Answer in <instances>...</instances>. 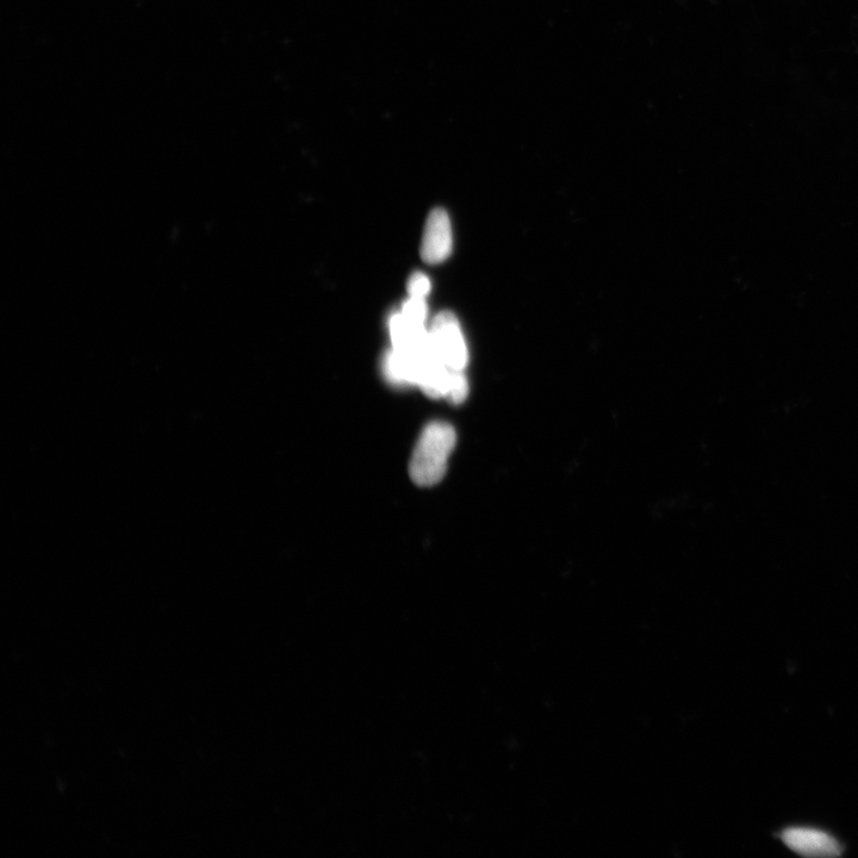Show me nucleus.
<instances>
[{
  "label": "nucleus",
  "instance_id": "39448f33",
  "mask_svg": "<svg viewBox=\"0 0 858 858\" xmlns=\"http://www.w3.org/2000/svg\"><path fill=\"white\" fill-rule=\"evenodd\" d=\"M401 314L404 319L410 322L425 325L427 316V306L425 298L409 297V300L403 304Z\"/></svg>",
  "mask_w": 858,
  "mask_h": 858
},
{
  "label": "nucleus",
  "instance_id": "423d86ee",
  "mask_svg": "<svg viewBox=\"0 0 858 858\" xmlns=\"http://www.w3.org/2000/svg\"><path fill=\"white\" fill-rule=\"evenodd\" d=\"M431 291V282L424 273L415 272L408 281L409 297L426 298Z\"/></svg>",
  "mask_w": 858,
  "mask_h": 858
},
{
  "label": "nucleus",
  "instance_id": "f03ea898",
  "mask_svg": "<svg viewBox=\"0 0 858 858\" xmlns=\"http://www.w3.org/2000/svg\"><path fill=\"white\" fill-rule=\"evenodd\" d=\"M429 333L441 362L451 370L464 371L468 365V348L457 317L450 312L438 314Z\"/></svg>",
  "mask_w": 858,
  "mask_h": 858
},
{
  "label": "nucleus",
  "instance_id": "20e7f679",
  "mask_svg": "<svg viewBox=\"0 0 858 858\" xmlns=\"http://www.w3.org/2000/svg\"><path fill=\"white\" fill-rule=\"evenodd\" d=\"M782 841L795 853L806 857H836L842 847L829 833L811 828H789L782 833Z\"/></svg>",
  "mask_w": 858,
  "mask_h": 858
},
{
  "label": "nucleus",
  "instance_id": "f257e3e1",
  "mask_svg": "<svg viewBox=\"0 0 858 858\" xmlns=\"http://www.w3.org/2000/svg\"><path fill=\"white\" fill-rule=\"evenodd\" d=\"M456 440L455 429L446 422H433L425 428L410 462V477L414 483L432 487L443 480Z\"/></svg>",
  "mask_w": 858,
  "mask_h": 858
},
{
  "label": "nucleus",
  "instance_id": "7ed1b4c3",
  "mask_svg": "<svg viewBox=\"0 0 858 858\" xmlns=\"http://www.w3.org/2000/svg\"><path fill=\"white\" fill-rule=\"evenodd\" d=\"M452 227L444 209H434L426 221L422 235L421 257L425 263L437 265L450 257Z\"/></svg>",
  "mask_w": 858,
  "mask_h": 858
}]
</instances>
